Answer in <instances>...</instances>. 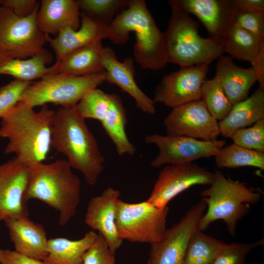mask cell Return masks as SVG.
Here are the masks:
<instances>
[{"label":"cell","mask_w":264,"mask_h":264,"mask_svg":"<svg viewBox=\"0 0 264 264\" xmlns=\"http://www.w3.org/2000/svg\"><path fill=\"white\" fill-rule=\"evenodd\" d=\"M54 113L46 105L36 111L19 102L1 119L0 137L8 140L4 153L29 167L44 162L51 147Z\"/></svg>","instance_id":"cell-1"},{"label":"cell","mask_w":264,"mask_h":264,"mask_svg":"<svg viewBox=\"0 0 264 264\" xmlns=\"http://www.w3.org/2000/svg\"><path fill=\"white\" fill-rule=\"evenodd\" d=\"M51 145L66 156L71 167L81 172L88 184L96 183L105 159L96 139L75 107H61L55 111Z\"/></svg>","instance_id":"cell-2"},{"label":"cell","mask_w":264,"mask_h":264,"mask_svg":"<svg viewBox=\"0 0 264 264\" xmlns=\"http://www.w3.org/2000/svg\"><path fill=\"white\" fill-rule=\"evenodd\" d=\"M110 26V40L116 44H125L130 32L134 33V58L141 68L158 70L167 65L164 33L157 26L145 0H128L126 7Z\"/></svg>","instance_id":"cell-3"},{"label":"cell","mask_w":264,"mask_h":264,"mask_svg":"<svg viewBox=\"0 0 264 264\" xmlns=\"http://www.w3.org/2000/svg\"><path fill=\"white\" fill-rule=\"evenodd\" d=\"M30 173L24 196L27 203L39 200L59 212V224L65 226L75 215L81 198V182L66 159L30 167Z\"/></svg>","instance_id":"cell-4"},{"label":"cell","mask_w":264,"mask_h":264,"mask_svg":"<svg viewBox=\"0 0 264 264\" xmlns=\"http://www.w3.org/2000/svg\"><path fill=\"white\" fill-rule=\"evenodd\" d=\"M171 16L164 32L168 63L186 67L208 64L224 53L221 46L198 33L199 23L173 0L168 2Z\"/></svg>","instance_id":"cell-5"},{"label":"cell","mask_w":264,"mask_h":264,"mask_svg":"<svg viewBox=\"0 0 264 264\" xmlns=\"http://www.w3.org/2000/svg\"><path fill=\"white\" fill-rule=\"evenodd\" d=\"M214 173L213 181L200 194L207 209L198 228L203 231L214 221L222 220L229 234L235 236L238 221L247 214L251 205L260 200L262 192L226 177L219 171Z\"/></svg>","instance_id":"cell-6"},{"label":"cell","mask_w":264,"mask_h":264,"mask_svg":"<svg viewBox=\"0 0 264 264\" xmlns=\"http://www.w3.org/2000/svg\"><path fill=\"white\" fill-rule=\"evenodd\" d=\"M105 72L84 76L66 74H48L30 84L19 102L34 108L48 103L63 108H72L90 90L106 81Z\"/></svg>","instance_id":"cell-7"},{"label":"cell","mask_w":264,"mask_h":264,"mask_svg":"<svg viewBox=\"0 0 264 264\" xmlns=\"http://www.w3.org/2000/svg\"><path fill=\"white\" fill-rule=\"evenodd\" d=\"M39 5L25 17L16 15L7 7H0V66L11 60L49 52L44 47L45 35L36 22Z\"/></svg>","instance_id":"cell-8"},{"label":"cell","mask_w":264,"mask_h":264,"mask_svg":"<svg viewBox=\"0 0 264 264\" xmlns=\"http://www.w3.org/2000/svg\"><path fill=\"white\" fill-rule=\"evenodd\" d=\"M168 206L159 208L146 200L131 203L118 199L115 223L119 237L132 242L149 243L159 241L167 228Z\"/></svg>","instance_id":"cell-9"},{"label":"cell","mask_w":264,"mask_h":264,"mask_svg":"<svg viewBox=\"0 0 264 264\" xmlns=\"http://www.w3.org/2000/svg\"><path fill=\"white\" fill-rule=\"evenodd\" d=\"M145 142L158 149L157 155L151 162V166L154 168L184 164L201 158L215 156L226 143L224 140L203 141L187 136L156 133L146 135Z\"/></svg>","instance_id":"cell-10"},{"label":"cell","mask_w":264,"mask_h":264,"mask_svg":"<svg viewBox=\"0 0 264 264\" xmlns=\"http://www.w3.org/2000/svg\"><path fill=\"white\" fill-rule=\"evenodd\" d=\"M206 208L203 200L197 203L177 222L167 229L159 241L150 244L147 264H183L188 243L199 229Z\"/></svg>","instance_id":"cell-11"},{"label":"cell","mask_w":264,"mask_h":264,"mask_svg":"<svg viewBox=\"0 0 264 264\" xmlns=\"http://www.w3.org/2000/svg\"><path fill=\"white\" fill-rule=\"evenodd\" d=\"M214 176V172L193 162L165 165L146 201L155 207L163 208L175 197L193 186L211 185Z\"/></svg>","instance_id":"cell-12"},{"label":"cell","mask_w":264,"mask_h":264,"mask_svg":"<svg viewBox=\"0 0 264 264\" xmlns=\"http://www.w3.org/2000/svg\"><path fill=\"white\" fill-rule=\"evenodd\" d=\"M208 64L180 67L164 76L155 87L154 101L172 109L201 99V87Z\"/></svg>","instance_id":"cell-13"},{"label":"cell","mask_w":264,"mask_h":264,"mask_svg":"<svg viewBox=\"0 0 264 264\" xmlns=\"http://www.w3.org/2000/svg\"><path fill=\"white\" fill-rule=\"evenodd\" d=\"M167 135L214 141L220 134L219 123L200 99L172 109L164 119Z\"/></svg>","instance_id":"cell-14"},{"label":"cell","mask_w":264,"mask_h":264,"mask_svg":"<svg viewBox=\"0 0 264 264\" xmlns=\"http://www.w3.org/2000/svg\"><path fill=\"white\" fill-rule=\"evenodd\" d=\"M30 173L15 157L0 164V221L28 216L24 196Z\"/></svg>","instance_id":"cell-15"},{"label":"cell","mask_w":264,"mask_h":264,"mask_svg":"<svg viewBox=\"0 0 264 264\" xmlns=\"http://www.w3.org/2000/svg\"><path fill=\"white\" fill-rule=\"evenodd\" d=\"M120 195L118 190L108 187L100 195L91 198L85 217V223L93 231H98L113 254L123 241L115 223L116 204Z\"/></svg>","instance_id":"cell-16"},{"label":"cell","mask_w":264,"mask_h":264,"mask_svg":"<svg viewBox=\"0 0 264 264\" xmlns=\"http://www.w3.org/2000/svg\"><path fill=\"white\" fill-rule=\"evenodd\" d=\"M203 24L209 38L221 46L223 38L234 22L232 0H173ZM222 47V46H221Z\"/></svg>","instance_id":"cell-17"},{"label":"cell","mask_w":264,"mask_h":264,"mask_svg":"<svg viewBox=\"0 0 264 264\" xmlns=\"http://www.w3.org/2000/svg\"><path fill=\"white\" fill-rule=\"evenodd\" d=\"M102 61L108 83L118 86L135 101L136 107L142 112L154 114L155 103L138 87L134 79V60L129 57L119 62L113 52L108 47L103 46Z\"/></svg>","instance_id":"cell-18"},{"label":"cell","mask_w":264,"mask_h":264,"mask_svg":"<svg viewBox=\"0 0 264 264\" xmlns=\"http://www.w3.org/2000/svg\"><path fill=\"white\" fill-rule=\"evenodd\" d=\"M45 38L46 43L49 44L55 53V63H58L66 55L77 49L103 39L110 40L111 33L110 25L82 12L80 25L78 29L66 28L53 38L47 35Z\"/></svg>","instance_id":"cell-19"},{"label":"cell","mask_w":264,"mask_h":264,"mask_svg":"<svg viewBox=\"0 0 264 264\" xmlns=\"http://www.w3.org/2000/svg\"><path fill=\"white\" fill-rule=\"evenodd\" d=\"M15 250L43 261L48 254V241L44 226L28 216L4 222Z\"/></svg>","instance_id":"cell-20"},{"label":"cell","mask_w":264,"mask_h":264,"mask_svg":"<svg viewBox=\"0 0 264 264\" xmlns=\"http://www.w3.org/2000/svg\"><path fill=\"white\" fill-rule=\"evenodd\" d=\"M80 10L77 0H42L36 15L37 23L44 35L56 36L64 29L79 28Z\"/></svg>","instance_id":"cell-21"},{"label":"cell","mask_w":264,"mask_h":264,"mask_svg":"<svg viewBox=\"0 0 264 264\" xmlns=\"http://www.w3.org/2000/svg\"><path fill=\"white\" fill-rule=\"evenodd\" d=\"M230 56H219L214 76L220 82L226 95L234 105L248 97L249 90L257 81L251 67L237 65Z\"/></svg>","instance_id":"cell-22"},{"label":"cell","mask_w":264,"mask_h":264,"mask_svg":"<svg viewBox=\"0 0 264 264\" xmlns=\"http://www.w3.org/2000/svg\"><path fill=\"white\" fill-rule=\"evenodd\" d=\"M103 48L102 41H98L77 49L50 66L47 75L66 74L84 76L104 72L102 61Z\"/></svg>","instance_id":"cell-23"},{"label":"cell","mask_w":264,"mask_h":264,"mask_svg":"<svg viewBox=\"0 0 264 264\" xmlns=\"http://www.w3.org/2000/svg\"><path fill=\"white\" fill-rule=\"evenodd\" d=\"M264 119V89L259 87L245 100L234 105L228 115L219 123L220 134L231 138L237 130Z\"/></svg>","instance_id":"cell-24"},{"label":"cell","mask_w":264,"mask_h":264,"mask_svg":"<svg viewBox=\"0 0 264 264\" xmlns=\"http://www.w3.org/2000/svg\"><path fill=\"white\" fill-rule=\"evenodd\" d=\"M98 235L91 230L78 240L66 238L48 239V254L43 262L44 264H83L85 254Z\"/></svg>","instance_id":"cell-25"},{"label":"cell","mask_w":264,"mask_h":264,"mask_svg":"<svg viewBox=\"0 0 264 264\" xmlns=\"http://www.w3.org/2000/svg\"><path fill=\"white\" fill-rule=\"evenodd\" d=\"M101 123L119 155L134 154L135 147L129 140L126 132V113L120 96L111 93L109 110Z\"/></svg>","instance_id":"cell-26"},{"label":"cell","mask_w":264,"mask_h":264,"mask_svg":"<svg viewBox=\"0 0 264 264\" xmlns=\"http://www.w3.org/2000/svg\"><path fill=\"white\" fill-rule=\"evenodd\" d=\"M264 42L237 25L235 22L226 32L221 46L230 57L251 64L258 54Z\"/></svg>","instance_id":"cell-27"},{"label":"cell","mask_w":264,"mask_h":264,"mask_svg":"<svg viewBox=\"0 0 264 264\" xmlns=\"http://www.w3.org/2000/svg\"><path fill=\"white\" fill-rule=\"evenodd\" d=\"M50 52L40 54L24 59H13L0 66V75L13 76L15 79L30 82L42 79L50 71L46 66L52 60Z\"/></svg>","instance_id":"cell-28"},{"label":"cell","mask_w":264,"mask_h":264,"mask_svg":"<svg viewBox=\"0 0 264 264\" xmlns=\"http://www.w3.org/2000/svg\"><path fill=\"white\" fill-rule=\"evenodd\" d=\"M215 157L216 164L220 168L251 166L264 170V153L234 143L223 147Z\"/></svg>","instance_id":"cell-29"},{"label":"cell","mask_w":264,"mask_h":264,"mask_svg":"<svg viewBox=\"0 0 264 264\" xmlns=\"http://www.w3.org/2000/svg\"><path fill=\"white\" fill-rule=\"evenodd\" d=\"M223 243L198 229L188 243L183 264H213Z\"/></svg>","instance_id":"cell-30"},{"label":"cell","mask_w":264,"mask_h":264,"mask_svg":"<svg viewBox=\"0 0 264 264\" xmlns=\"http://www.w3.org/2000/svg\"><path fill=\"white\" fill-rule=\"evenodd\" d=\"M201 92V100L212 116L217 121L223 120L229 113L233 105L218 80L215 77L205 79Z\"/></svg>","instance_id":"cell-31"},{"label":"cell","mask_w":264,"mask_h":264,"mask_svg":"<svg viewBox=\"0 0 264 264\" xmlns=\"http://www.w3.org/2000/svg\"><path fill=\"white\" fill-rule=\"evenodd\" d=\"M111 93L96 88L90 90L76 105L75 109L85 119H93L102 122L109 110Z\"/></svg>","instance_id":"cell-32"},{"label":"cell","mask_w":264,"mask_h":264,"mask_svg":"<svg viewBox=\"0 0 264 264\" xmlns=\"http://www.w3.org/2000/svg\"><path fill=\"white\" fill-rule=\"evenodd\" d=\"M80 10L95 19L110 25L127 6L128 0H78Z\"/></svg>","instance_id":"cell-33"},{"label":"cell","mask_w":264,"mask_h":264,"mask_svg":"<svg viewBox=\"0 0 264 264\" xmlns=\"http://www.w3.org/2000/svg\"><path fill=\"white\" fill-rule=\"evenodd\" d=\"M263 243V239L252 243L224 242L213 264H245V259L249 252Z\"/></svg>","instance_id":"cell-34"},{"label":"cell","mask_w":264,"mask_h":264,"mask_svg":"<svg viewBox=\"0 0 264 264\" xmlns=\"http://www.w3.org/2000/svg\"><path fill=\"white\" fill-rule=\"evenodd\" d=\"M231 138L235 144L264 153V119L249 127L237 130Z\"/></svg>","instance_id":"cell-35"},{"label":"cell","mask_w":264,"mask_h":264,"mask_svg":"<svg viewBox=\"0 0 264 264\" xmlns=\"http://www.w3.org/2000/svg\"><path fill=\"white\" fill-rule=\"evenodd\" d=\"M30 84L15 79L0 88V119L19 102L23 91Z\"/></svg>","instance_id":"cell-36"},{"label":"cell","mask_w":264,"mask_h":264,"mask_svg":"<svg viewBox=\"0 0 264 264\" xmlns=\"http://www.w3.org/2000/svg\"><path fill=\"white\" fill-rule=\"evenodd\" d=\"M83 264H116L114 254L101 234L98 233L97 239L85 254Z\"/></svg>","instance_id":"cell-37"},{"label":"cell","mask_w":264,"mask_h":264,"mask_svg":"<svg viewBox=\"0 0 264 264\" xmlns=\"http://www.w3.org/2000/svg\"><path fill=\"white\" fill-rule=\"evenodd\" d=\"M234 21L239 26L264 42V13L242 12L235 9Z\"/></svg>","instance_id":"cell-38"},{"label":"cell","mask_w":264,"mask_h":264,"mask_svg":"<svg viewBox=\"0 0 264 264\" xmlns=\"http://www.w3.org/2000/svg\"><path fill=\"white\" fill-rule=\"evenodd\" d=\"M1 5L9 8L18 16L25 17L30 14L40 3L35 0H1Z\"/></svg>","instance_id":"cell-39"},{"label":"cell","mask_w":264,"mask_h":264,"mask_svg":"<svg viewBox=\"0 0 264 264\" xmlns=\"http://www.w3.org/2000/svg\"><path fill=\"white\" fill-rule=\"evenodd\" d=\"M0 264H44L43 261L14 250L0 249Z\"/></svg>","instance_id":"cell-40"},{"label":"cell","mask_w":264,"mask_h":264,"mask_svg":"<svg viewBox=\"0 0 264 264\" xmlns=\"http://www.w3.org/2000/svg\"><path fill=\"white\" fill-rule=\"evenodd\" d=\"M235 10L242 12L264 13V0H232Z\"/></svg>","instance_id":"cell-41"},{"label":"cell","mask_w":264,"mask_h":264,"mask_svg":"<svg viewBox=\"0 0 264 264\" xmlns=\"http://www.w3.org/2000/svg\"><path fill=\"white\" fill-rule=\"evenodd\" d=\"M251 65L259 82V87L264 89V45Z\"/></svg>","instance_id":"cell-42"},{"label":"cell","mask_w":264,"mask_h":264,"mask_svg":"<svg viewBox=\"0 0 264 264\" xmlns=\"http://www.w3.org/2000/svg\"><path fill=\"white\" fill-rule=\"evenodd\" d=\"M1 0H0V7L1 6Z\"/></svg>","instance_id":"cell-43"}]
</instances>
